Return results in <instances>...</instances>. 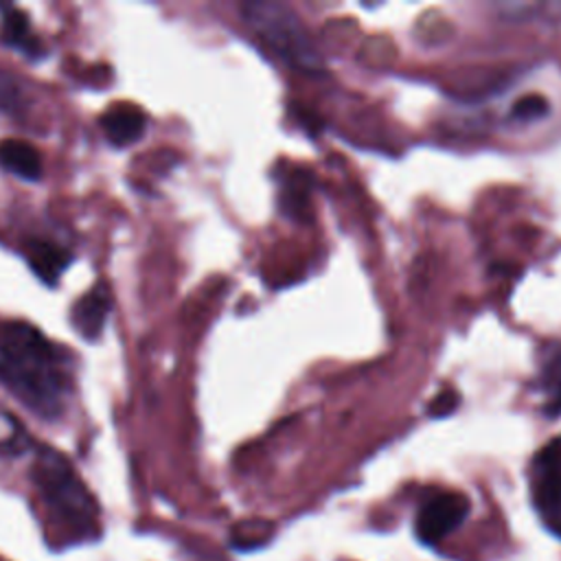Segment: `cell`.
Segmentation results:
<instances>
[{
    "mask_svg": "<svg viewBox=\"0 0 561 561\" xmlns=\"http://www.w3.org/2000/svg\"><path fill=\"white\" fill-rule=\"evenodd\" d=\"M0 383L33 414L57 419L68 399V377L53 344L28 322L0 324Z\"/></svg>",
    "mask_w": 561,
    "mask_h": 561,
    "instance_id": "cell-1",
    "label": "cell"
},
{
    "mask_svg": "<svg viewBox=\"0 0 561 561\" xmlns=\"http://www.w3.org/2000/svg\"><path fill=\"white\" fill-rule=\"evenodd\" d=\"M33 480L53 515L77 537L99 533V506L75 471V467L53 447H37Z\"/></svg>",
    "mask_w": 561,
    "mask_h": 561,
    "instance_id": "cell-2",
    "label": "cell"
},
{
    "mask_svg": "<svg viewBox=\"0 0 561 561\" xmlns=\"http://www.w3.org/2000/svg\"><path fill=\"white\" fill-rule=\"evenodd\" d=\"M241 18L248 28L285 64L309 75L324 72L320 50L300 18L287 4L252 0L241 4Z\"/></svg>",
    "mask_w": 561,
    "mask_h": 561,
    "instance_id": "cell-3",
    "label": "cell"
},
{
    "mask_svg": "<svg viewBox=\"0 0 561 561\" xmlns=\"http://www.w3.org/2000/svg\"><path fill=\"white\" fill-rule=\"evenodd\" d=\"M533 504L543 526L561 537V438L550 440L533 462Z\"/></svg>",
    "mask_w": 561,
    "mask_h": 561,
    "instance_id": "cell-4",
    "label": "cell"
},
{
    "mask_svg": "<svg viewBox=\"0 0 561 561\" xmlns=\"http://www.w3.org/2000/svg\"><path fill=\"white\" fill-rule=\"evenodd\" d=\"M467 513V495L456 491H438L419 506L414 517V535L421 543L436 546L465 522Z\"/></svg>",
    "mask_w": 561,
    "mask_h": 561,
    "instance_id": "cell-5",
    "label": "cell"
},
{
    "mask_svg": "<svg viewBox=\"0 0 561 561\" xmlns=\"http://www.w3.org/2000/svg\"><path fill=\"white\" fill-rule=\"evenodd\" d=\"M112 309V291L105 280L92 285L70 309V324L79 337L94 342L101 337Z\"/></svg>",
    "mask_w": 561,
    "mask_h": 561,
    "instance_id": "cell-6",
    "label": "cell"
},
{
    "mask_svg": "<svg viewBox=\"0 0 561 561\" xmlns=\"http://www.w3.org/2000/svg\"><path fill=\"white\" fill-rule=\"evenodd\" d=\"M101 129L114 147H129L142 138L147 129V114L136 103L116 101L103 112Z\"/></svg>",
    "mask_w": 561,
    "mask_h": 561,
    "instance_id": "cell-7",
    "label": "cell"
},
{
    "mask_svg": "<svg viewBox=\"0 0 561 561\" xmlns=\"http://www.w3.org/2000/svg\"><path fill=\"white\" fill-rule=\"evenodd\" d=\"M0 167L22 180H39L44 164L39 151L20 138H4L0 140Z\"/></svg>",
    "mask_w": 561,
    "mask_h": 561,
    "instance_id": "cell-8",
    "label": "cell"
},
{
    "mask_svg": "<svg viewBox=\"0 0 561 561\" xmlns=\"http://www.w3.org/2000/svg\"><path fill=\"white\" fill-rule=\"evenodd\" d=\"M0 39L11 48L22 50L31 59H37L44 55V44L37 39V35H33L28 15L22 9H15V7L4 9Z\"/></svg>",
    "mask_w": 561,
    "mask_h": 561,
    "instance_id": "cell-9",
    "label": "cell"
},
{
    "mask_svg": "<svg viewBox=\"0 0 561 561\" xmlns=\"http://www.w3.org/2000/svg\"><path fill=\"white\" fill-rule=\"evenodd\" d=\"M26 261L31 265V270L48 285H55L59 280V276L64 274V270L70 263V254L68 250L59 248L57 243L50 241H39L33 239L26 245Z\"/></svg>",
    "mask_w": 561,
    "mask_h": 561,
    "instance_id": "cell-10",
    "label": "cell"
},
{
    "mask_svg": "<svg viewBox=\"0 0 561 561\" xmlns=\"http://www.w3.org/2000/svg\"><path fill=\"white\" fill-rule=\"evenodd\" d=\"M31 445L26 430L9 414L0 410V451L22 454Z\"/></svg>",
    "mask_w": 561,
    "mask_h": 561,
    "instance_id": "cell-11",
    "label": "cell"
},
{
    "mask_svg": "<svg viewBox=\"0 0 561 561\" xmlns=\"http://www.w3.org/2000/svg\"><path fill=\"white\" fill-rule=\"evenodd\" d=\"M541 386H543V392H546L548 414H552V416L561 414V353L554 355L546 364Z\"/></svg>",
    "mask_w": 561,
    "mask_h": 561,
    "instance_id": "cell-12",
    "label": "cell"
},
{
    "mask_svg": "<svg viewBox=\"0 0 561 561\" xmlns=\"http://www.w3.org/2000/svg\"><path fill=\"white\" fill-rule=\"evenodd\" d=\"M548 101L541 94H524L522 99H517L511 107V118L528 123V121H537L541 116L548 114Z\"/></svg>",
    "mask_w": 561,
    "mask_h": 561,
    "instance_id": "cell-13",
    "label": "cell"
},
{
    "mask_svg": "<svg viewBox=\"0 0 561 561\" xmlns=\"http://www.w3.org/2000/svg\"><path fill=\"white\" fill-rule=\"evenodd\" d=\"M458 405H460V394H458V390H454V388H443V390L430 401L427 414H430L432 419H443V416L454 414V412L458 410Z\"/></svg>",
    "mask_w": 561,
    "mask_h": 561,
    "instance_id": "cell-14",
    "label": "cell"
}]
</instances>
